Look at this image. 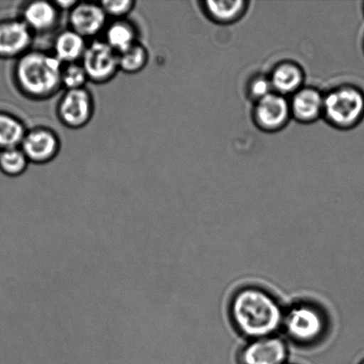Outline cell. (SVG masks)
<instances>
[{
	"label": "cell",
	"instance_id": "cell-19",
	"mask_svg": "<svg viewBox=\"0 0 364 364\" xmlns=\"http://www.w3.org/2000/svg\"><path fill=\"white\" fill-rule=\"evenodd\" d=\"M301 80V73L298 68L287 64L274 71L272 83L278 91L289 92L295 90Z\"/></svg>",
	"mask_w": 364,
	"mask_h": 364
},
{
	"label": "cell",
	"instance_id": "cell-16",
	"mask_svg": "<svg viewBox=\"0 0 364 364\" xmlns=\"http://www.w3.org/2000/svg\"><path fill=\"white\" fill-rule=\"evenodd\" d=\"M149 60L148 48L138 42L126 51L119 53V71L130 75L140 73L148 65Z\"/></svg>",
	"mask_w": 364,
	"mask_h": 364
},
{
	"label": "cell",
	"instance_id": "cell-10",
	"mask_svg": "<svg viewBox=\"0 0 364 364\" xmlns=\"http://www.w3.org/2000/svg\"><path fill=\"white\" fill-rule=\"evenodd\" d=\"M34 38V34L19 17L0 21V58H20L30 51Z\"/></svg>",
	"mask_w": 364,
	"mask_h": 364
},
{
	"label": "cell",
	"instance_id": "cell-23",
	"mask_svg": "<svg viewBox=\"0 0 364 364\" xmlns=\"http://www.w3.org/2000/svg\"><path fill=\"white\" fill-rule=\"evenodd\" d=\"M270 84L265 80H260L256 81L255 84H253L252 87V92L253 95L258 96V97L264 98L266 96L270 95Z\"/></svg>",
	"mask_w": 364,
	"mask_h": 364
},
{
	"label": "cell",
	"instance_id": "cell-1",
	"mask_svg": "<svg viewBox=\"0 0 364 364\" xmlns=\"http://www.w3.org/2000/svg\"><path fill=\"white\" fill-rule=\"evenodd\" d=\"M230 315L235 329L255 340L276 335L283 326L284 311L270 292L260 287H245L232 297Z\"/></svg>",
	"mask_w": 364,
	"mask_h": 364
},
{
	"label": "cell",
	"instance_id": "cell-5",
	"mask_svg": "<svg viewBox=\"0 0 364 364\" xmlns=\"http://www.w3.org/2000/svg\"><path fill=\"white\" fill-rule=\"evenodd\" d=\"M80 63L88 80L95 84L109 83L119 73V55L103 39L88 43Z\"/></svg>",
	"mask_w": 364,
	"mask_h": 364
},
{
	"label": "cell",
	"instance_id": "cell-22",
	"mask_svg": "<svg viewBox=\"0 0 364 364\" xmlns=\"http://www.w3.org/2000/svg\"><path fill=\"white\" fill-rule=\"evenodd\" d=\"M103 10H105L107 16L113 18L114 20L126 19L129 14L133 12L136 6V2L134 0H117V1L100 2Z\"/></svg>",
	"mask_w": 364,
	"mask_h": 364
},
{
	"label": "cell",
	"instance_id": "cell-12",
	"mask_svg": "<svg viewBox=\"0 0 364 364\" xmlns=\"http://www.w3.org/2000/svg\"><path fill=\"white\" fill-rule=\"evenodd\" d=\"M87 45V39L69 28L56 35L52 53L63 65L80 63Z\"/></svg>",
	"mask_w": 364,
	"mask_h": 364
},
{
	"label": "cell",
	"instance_id": "cell-9",
	"mask_svg": "<svg viewBox=\"0 0 364 364\" xmlns=\"http://www.w3.org/2000/svg\"><path fill=\"white\" fill-rule=\"evenodd\" d=\"M108 18L100 2L78 1L69 12L68 23L84 38H94L105 32Z\"/></svg>",
	"mask_w": 364,
	"mask_h": 364
},
{
	"label": "cell",
	"instance_id": "cell-6",
	"mask_svg": "<svg viewBox=\"0 0 364 364\" xmlns=\"http://www.w3.org/2000/svg\"><path fill=\"white\" fill-rule=\"evenodd\" d=\"M328 117L341 127L358 124L364 116L363 92L354 87H346L331 94L324 102Z\"/></svg>",
	"mask_w": 364,
	"mask_h": 364
},
{
	"label": "cell",
	"instance_id": "cell-14",
	"mask_svg": "<svg viewBox=\"0 0 364 364\" xmlns=\"http://www.w3.org/2000/svg\"><path fill=\"white\" fill-rule=\"evenodd\" d=\"M288 112L287 102L283 97L269 95L260 100L257 107V119L262 127L274 129L285 122Z\"/></svg>",
	"mask_w": 364,
	"mask_h": 364
},
{
	"label": "cell",
	"instance_id": "cell-25",
	"mask_svg": "<svg viewBox=\"0 0 364 364\" xmlns=\"http://www.w3.org/2000/svg\"><path fill=\"white\" fill-rule=\"evenodd\" d=\"M361 364H364V360H363V361L361 363Z\"/></svg>",
	"mask_w": 364,
	"mask_h": 364
},
{
	"label": "cell",
	"instance_id": "cell-8",
	"mask_svg": "<svg viewBox=\"0 0 364 364\" xmlns=\"http://www.w3.org/2000/svg\"><path fill=\"white\" fill-rule=\"evenodd\" d=\"M289 350L287 343L277 335L250 340L238 354L239 364H285Z\"/></svg>",
	"mask_w": 364,
	"mask_h": 364
},
{
	"label": "cell",
	"instance_id": "cell-17",
	"mask_svg": "<svg viewBox=\"0 0 364 364\" xmlns=\"http://www.w3.org/2000/svg\"><path fill=\"white\" fill-rule=\"evenodd\" d=\"M323 106V100L319 92L312 89H306L295 96L294 110L295 115L301 120H311L318 115Z\"/></svg>",
	"mask_w": 364,
	"mask_h": 364
},
{
	"label": "cell",
	"instance_id": "cell-26",
	"mask_svg": "<svg viewBox=\"0 0 364 364\" xmlns=\"http://www.w3.org/2000/svg\"><path fill=\"white\" fill-rule=\"evenodd\" d=\"M285 364H290V363H285Z\"/></svg>",
	"mask_w": 364,
	"mask_h": 364
},
{
	"label": "cell",
	"instance_id": "cell-13",
	"mask_svg": "<svg viewBox=\"0 0 364 364\" xmlns=\"http://www.w3.org/2000/svg\"><path fill=\"white\" fill-rule=\"evenodd\" d=\"M105 41L117 55L126 51L139 41V31L133 21L126 19L113 20L107 25Z\"/></svg>",
	"mask_w": 364,
	"mask_h": 364
},
{
	"label": "cell",
	"instance_id": "cell-2",
	"mask_svg": "<svg viewBox=\"0 0 364 364\" xmlns=\"http://www.w3.org/2000/svg\"><path fill=\"white\" fill-rule=\"evenodd\" d=\"M63 64L53 53L31 48L14 64V85L23 97L31 101H48L63 89Z\"/></svg>",
	"mask_w": 364,
	"mask_h": 364
},
{
	"label": "cell",
	"instance_id": "cell-18",
	"mask_svg": "<svg viewBox=\"0 0 364 364\" xmlns=\"http://www.w3.org/2000/svg\"><path fill=\"white\" fill-rule=\"evenodd\" d=\"M30 162L21 148L0 151V171L6 176L18 177L26 172Z\"/></svg>",
	"mask_w": 364,
	"mask_h": 364
},
{
	"label": "cell",
	"instance_id": "cell-15",
	"mask_svg": "<svg viewBox=\"0 0 364 364\" xmlns=\"http://www.w3.org/2000/svg\"><path fill=\"white\" fill-rule=\"evenodd\" d=\"M27 130L23 121L19 117L0 112V151L20 148Z\"/></svg>",
	"mask_w": 364,
	"mask_h": 364
},
{
	"label": "cell",
	"instance_id": "cell-7",
	"mask_svg": "<svg viewBox=\"0 0 364 364\" xmlns=\"http://www.w3.org/2000/svg\"><path fill=\"white\" fill-rule=\"evenodd\" d=\"M20 148L30 164L46 165L58 156L62 141L51 127L37 126L27 130Z\"/></svg>",
	"mask_w": 364,
	"mask_h": 364
},
{
	"label": "cell",
	"instance_id": "cell-20",
	"mask_svg": "<svg viewBox=\"0 0 364 364\" xmlns=\"http://www.w3.org/2000/svg\"><path fill=\"white\" fill-rule=\"evenodd\" d=\"M87 73L81 63H74L63 65L62 71V85L64 90H76L87 87L88 82Z\"/></svg>",
	"mask_w": 364,
	"mask_h": 364
},
{
	"label": "cell",
	"instance_id": "cell-21",
	"mask_svg": "<svg viewBox=\"0 0 364 364\" xmlns=\"http://www.w3.org/2000/svg\"><path fill=\"white\" fill-rule=\"evenodd\" d=\"M244 4L242 1H209L206 5L217 20L230 21L241 12Z\"/></svg>",
	"mask_w": 364,
	"mask_h": 364
},
{
	"label": "cell",
	"instance_id": "cell-11",
	"mask_svg": "<svg viewBox=\"0 0 364 364\" xmlns=\"http://www.w3.org/2000/svg\"><path fill=\"white\" fill-rule=\"evenodd\" d=\"M60 13L53 1L32 0L21 6L19 18L34 36L46 35L52 33L58 27Z\"/></svg>",
	"mask_w": 364,
	"mask_h": 364
},
{
	"label": "cell",
	"instance_id": "cell-24",
	"mask_svg": "<svg viewBox=\"0 0 364 364\" xmlns=\"http://www.w3.org/2000/svg\"><path fill=\"white\" fill-rule=\"evenodd\" d=\"M57 9H58L60 12L63 11H70L73 9L75 6L77 5L78 1H75V0H59V1H53Z\"/></svg>",
	"mask_w": 364,
	"mask_h": 364
},
{
	"label": "cell",
	"instance_id": "cell-4",
	"mask_svg": "<svg viewBox=\"0 0 364 364\" xmlns=\"http://www.w3.org/2000/svg\"><path fill=\"white\" fill-rule=\"evenodd\" d=\"M95 112V97L87 87L64 90L56 105L57 119L68 129L80 130L87 127Z\"/></svg>",
	"mask_w": 364,
	"mask_h": 364
},
{
	"label": "cell",
	"instance_id": "cell-3",
	"mask_svg": "<svg viewBox=\"0 0 364 364\" xmlns=\"http://www.w3.org/2000/svg\"><path fill=\"white\" fill-rule=\"evenodd\" d=\"M282 327L295 343L314 344L326 334L327 317L319 306L299 302L284 312Z\"/></svg>",
	"mask_w": 364,
	"mask_h": 364
}]
</instances>
